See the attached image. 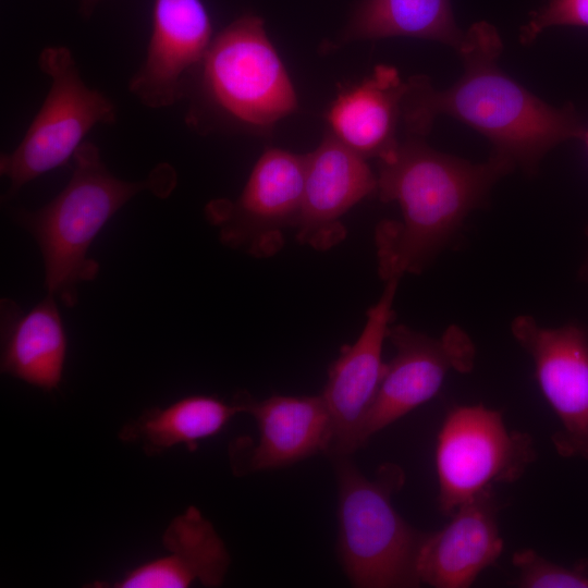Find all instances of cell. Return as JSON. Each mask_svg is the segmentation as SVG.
<instances>
[{
	"label": "cell",
	"mask_w": 588,
	"mask_h": 588,
	"mask_svg": "<svg viewBox=\"0 0 588 588\" xmlns=\"http://www.w3.org/2000/svg\"><path fill=\"white\" fill-rule=\"evenodd\" d=\"M502 49L497 28L478 22L456 51L464 68L456 83L440 90L424 75L409 77L402 109L406 136L425 137L446 114L487 137L493 156L528 172L558 144L584 137L573 108L550 106L500 70Z\"/></svg>",
	"instance_id": "6da1fadb"
},
{
	"label": "cell",
	"mask_w": 588,
	"mask_h": 588,
	"mask_svg": "<svg viewBox=\"0 0 588 588\" xmlns=\"http://www.w3.org/2000/svg\"><path fill=\"white\" fill-rule=\"evenodd\" d=\"M514 169L491 155L471 163L430 148L424 137L406 136L379 160L377 192L395 201L402 219L377 225L380 277L388 281L419 273L449 242L470 211L482 205L493 184Z\"/></svg>",
	"instance_id": "7a4b0ae2"
},
{
	"label": "cell",
	"mask_w": 588,
	"mask_h": 588,
	"mask_svg": "<svg viewBox=\"0 0 588 588\" xmlns=\"http://www.w3.org/2000/svg\"><path fill=\"white\" fill-rule=\"evenodd\" d=\"M72 159V175L53 199L37 210L15 213L39 246L48 294L69 307L77 303L78 285L98 274L99 265L87 253L105 224L137 194L149 191L164 197L175 185V173L167 164L145 180L117 177L90 142H84Z\"/></svg>",
	"instance_id": "3957f363"
},
{
	"label": "cell",
	"mask_w": 588,
	"mask_h": 588,
	"mask_svg": "<svg viewBox=\"0 0 588 588\" xmlns=\"http://www.w3.org/2000/svg\"><path fill=\"white\" fill-rule=\"evenodd\" d=\"M186 115L196 126L206 115L243 127H268L292 113L297 99L262 19L244 14L213 38L192 73Z\"/></svg>",
	"instance_id": "277c9868"
},
{
	"label": "cell",
	"mask_w": 588,
	"mask_h": 588,
	"mask_svg": "<svg viewBox=\"0 0 588 588\" xmlns=\"http://www.w3.org/2000/svg\"><path fill=\"white\" fill-rule=\"evenodd\" d=\"M350 456H331L339 493L338 554L346 577L357 588L419 587L417 562L428 534L413 528L393 506L405 482L403 469L384 463L369 479Z\"/></svg>",
	"instance_id": "5b68a950"
},
{
	"label": "cell",
	"mask_w": 588,
	"mask_h": 588,
	"mask_svg": "<svg viewBox=\"0 0 588 588\" xmlns=\"http://www.w3.org/2000/svg\"><path fill=\"white\" fill-rule=\"evenodd\" d=\"M38 68L51 84L23 139L0 157V173L10 183L7 199L30 181L68 163L94 126L117 120L113 102L84 82L68 47H45Z\"/></svg>",
	"instance_id": "8992f818"
},
{
	"label": "cell",
	"mask_w": 588,
	"mask_h": 588,
	"mask_svg": "<svg viewBox=\"0 0 588 588\" xmlns=\"http://www.w3.org/2000/svg\"><path fill=\"white\" fill-rule=\"evenodd\" d=\"M537 458L532 437L509 430L502 413L482 404L451 409L438 433L439 509H456L494 483L518 480Z\"/></svg>",
	"instance_id": "52a82bcc"
},
{
	"label": "cell",
	"mask_w": 588,
	"mask_h": 588,
	"mask_svg": "<svg viewBox=\"0 0 588 588\" xmlns=\"http://www.w3.org/2000/svg\"><path fill=\"white\" fill-rule=\"evenodd\" d=\"M305 171L306 155L266 150L236 200L217 199L206 207L221 242L257 258L279 252L285 230L295 228L298 220Z\"/></svg>",
	"instance_id": "ba28073f"
},
{
	"label": "cell",
	"mask_w": 588,
	"mask_h": 588,
	"mask_svg": "<svg viewBox=\"0 0 588 588\" xmlns=\"http://www.w3.org/2000/svg\"><path fill=\"white\" fill-rule=\"evenodd\" d=\"M387 338L395 355L384 375L359 431L363 446L378 431L431 400L449 371L470 372L476 350L467 333L449 327L440 338H431L404 324L390 326Z\"/></svg>",
	"instance_id": "9c48e42d"
},
{
	"label": "cell",
	"mask_w": 588,
	"mask_h": 588,
	"mask_svg": "<svg viewBox=\"0 0 588 588\" xmlns=\"http://www.w3.org/2000/svg\"><path fill=\"white\" fill-rule=\"evenodd\" d=\"M511 330L531 356L542 394L559 418L552 436L556 453L588 460V332L576 324L546 328L530 316L515 318Z\"/></svg>",
	"instance_id": "30bf717a"
},
{
	"label": "cell",
	"mask_w": 588,
	"mask_h": 588,
	"mask_svg": "<svg viewBox=\"0 0 588 588\" xmlns=\"http://www.w3.org/2000/svg\"><path fill=\"white\" fill-rule=\"evenodd\" d=\"M212 38L211 21L200 0H155L146 57L130 78V93L150 109L182 100Z\"/></svg>",
	"instance_id": "8fae6325"
},
{
	"label": "cell",
	"mask_w": 588,
	"mask_h": 588,
	"mask_svg": "<svg viewBox=\"0 0 588 588\" xmlns=\"http://www.w3.org/2000/svg\"><path fill=\"white\" fill-rule=\"evenodd\" d=\"M233 402L254 417L259 431L256 445L244 439L231 445V465L238 476L290 466L331 446L332 419L322 394L255 400L238 392Z\"/></svg>",
	"instance_id": "7c38bea8"
},
{
	"label": "cell",
	"mask_w": 588,
	"mask_h": 588,
	"mask_svg": "<svg viewBox=\"0 0 588 588\" xmlns=\"http://www.w3.org/2000/svg\"><path fill=\"white\" fill-rule=\"evenodd\" d=\"M400 279H390L379 301L367 311L366 323L352 345L331 364L321 393L332 419L331 456L351 455L359 446V431L385 371L382 347L393 318Z\"/></svg>",
	"instance_id": "4fadbf2b"
},
{
	"label": "cell",
	"mask_w": 588,
	"mask_h": 588,
	"mask_svg": "<svg viewBox=\"0 0 588 588\" xmlns=\"http://www.w3.org/2000/svg\"><path fill=\"white\" fill-rule=\"evenodd\" d=\"M376 191L377 177L366 158L329 134L306 155L297 241L318 250L335 246L346 235L341 218Z\"/></svg>",
	"instance_id": "5bb4252c"
},
{
	"label": "cell",
	"mask_w": 588,
	"mask_h": 588,
	"mask_svg": "<svg viewBox=\"0 0 588 588\" xmlns=\"http://www.w3.org/2000/svg\"><path fill=\"white\" fill-rule=\"evenodd\" d=\"M451 516L445 527L426 537L417 574L421 584L431 587L467 588L503 551L493 487L461 504Z\"/></svg>",
	"instance_id": "9a60e30c"
},
{
	"label": "cell",
	"mask_w": 588,
	"mask_h": 588,
	"mask_svg": "<svg viewBox=\"0 0 588 588\" xmlns=\"http://www.w3.org/2000/svg\"><path fill=\"white\" fill-rule=\"evenodd\" d=\"M167 553L127 571L114 581H95L98 588H186L198 581L219 587L229 569V551L213 525L196 506L175 516L162 535Z\"/></svg>",
	"instance_id": "2e32d148"
},
{
	"label": "cell",
	"mask_w": 588,
	"mask_h": 588,
	"mask_svg": "<svg viewBox=\"0 0 588 588\" xmlns=\"http://www.w3.org/2000/svg\"><path fill=\"white\" fill-rule=\"evenodd\" d=\"M1 372L45 391L59 388L68 338L56 297L48 294L26 313L1 303Z\"/></svg>",
	"instance_id": "e0dca14e"
},
{
	"label": "cell",
	"mask_w": 588,
	"mask_h": 588,
	"mask_svg": "<svg viewBox=\"0 0 588 588\" xmlns=\"http://www.w3.org/2000/svg\"><path fill=\"white\" fill-rule=\"evenodd\" d=\"M406 89L407 82L394 68L376 66L370 77L341 94L331 106L328 122L332 134L364 158H387L400 143L396 132Z\"/></svg>",
	"instance_id": "ac0fdd59"
},
{
	"label": "cell",
	"mask_w": 588,
	"mask_h": 588,
	"mask_svg": "<svg viewBox=\"0 0 588 588\" xmlns=\"http://www.w3.org/2000/svg\"><path fill=\"white\" fill-rule=\"evenodd\" d=\"M237 413L241 412L233 401L188 395L164 407L145 409L121 428L119 439L139 444L150 456L180 444L193 452L200 440L218 434Z\"/></svg>",
	"instance_id": "d6986e66"
},
{
	"label": "cell",
	"mask_w": 588,
	"mask_h": 588,
	"mask_svg": "<svg viewBox=\"0 0 588 588\" xmlns=\"http://www.w3.org/2000/svg\"><path fill=\"white\" fill-rule=\"evenodd\" d=\"M399 36L439 41L457 51L465 33L456 25L450 0H362L340 44Z\"/></svg>",
	"instance_id": "ffe728a7"
},
{
	"label": "cell",
	"mask_w": 588,
	"mask_h": 588,
	"mask_svg": "<svg viewBox=\"0 0 588 588\" xmlns=\"http://www.w3.org/2000/svg\"><path fill=\"white\" fill-rule=\"evenodd\" d=\"M513 565L518 571V587L522 588H588V564L575 567L553 563L534 549L514 553Z\"/></svg>",
	"instance_id": "44dd1931"
},
{
	"label": "cell",
	"mask_w": 588,
	"mask_h": 588,
	"mask_svg": "<svg viewBox=\"0 0 588 588\" xmlns=\"http://www.w3.org/2000/svg\"><path fill=\"white\" fill-rule=\"evenodd\" d=\"M560 25L588 27V0H550L523 26L520 41L530 44L544 29Z\"/></svg>",
	"instance_id": "7402d4cb"
},
{
	"label": "cell",
	"mask_w": 588,
	"mask_h": 588,
	"mask_svg": "<svg viewBox=\"0 0 588 588\" xmlns=\"http://www.w3.org/2000/svg\"><path fill=\"white\" fill-rule=\"evenodd\" d=\"M101 0H79V11L83 16L89 17Z\"/></svg>",
	"instance_id": "603a6c76"
},
{
	"label": "cell",
	"mask_w": 588,
	"mask_h": 588,
	"mask_svg": "<svg viewBox=\"0 0 588 588\" xmlns=\"http://www.w3.org/2000/svg\"><path fill=\"white\" fill-rule=\"evenodd\" d=\"M586 234H587V236H588V228H587V230H586ZM583 275H584L585 279L588 280V260H587V262H586V265H585V267H584V269H583Z\"/></svg>",
	"instance_id": "cb8c5ba5"
},
{
	"label": "cell",
	"mask_w": 588,
	"mask_h": 588,
	"mask_svg": "<svg viewBox=\"0 0 588 588\" xmlns=\"http://www.w3.org/2000/svg\"><path fill=\"white\" fill-rule=\"evenodd\" d=\"M584 139L586 142L587 148H588V131L584 134Z\"/></svg>",
	"instance_id": "d4e9b609"
}]
</instances>
